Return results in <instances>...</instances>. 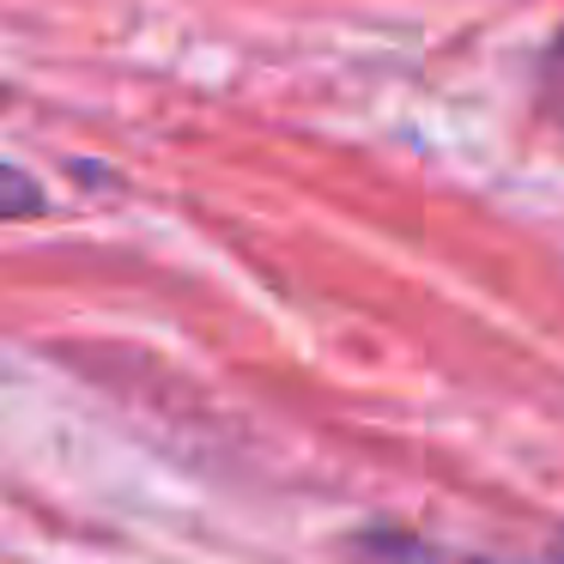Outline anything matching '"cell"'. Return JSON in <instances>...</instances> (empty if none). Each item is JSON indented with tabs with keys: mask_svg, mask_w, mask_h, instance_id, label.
<instances>
[{
	"mask_svg": "<svg viewBox=\"0 0 564 564\" xmlns=\"http://www.w3.org/2000/svg\"><path fill=\"white\" fill-rule=\"evenodd\" d=\"M43 213V183L31 171H19V164L0 159V225L7 219H37Z\"/></svg>",
	"mask_w": 564,
	"mask_h": 564,
	"instance_id": "obj_1",
	"label": "cell"
},
{
	"mask_svg": "<svg viewBox=\"0 0 564 564\" xmlns=\"http://www.w3.org/2000/svg\"><path fill=\"white\" fill-rule=\"evenodd\" d=\"M552 558H558V564H564V534H558V546H552Z\"/></svg>",
	"mask_w": 564,
	"mask_h": 564,
	"instance_id": "obj_2",
	"label": "cell"
},
{
	"mask_svg": "<svg viewBox=\"0 0 564 564\" xmlns=\"http://www.w3.org/2000/svg\"><path fill=\"white\" fill-rule=\"evenodd\" d=\"M558 67H564V43H558Z\"/></svg>",
	"mask_w": 564,
	"mask_h": 564,
	"instance_id": "obj_3",
	"label": "cell"
}]
</instances>
